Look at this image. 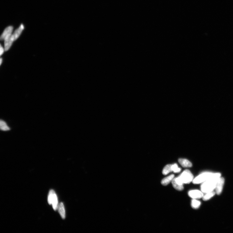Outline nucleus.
<instances>
[{
    "mask_svg": "<svg viewBox=\"0 0 233 233\" xmlns=\"http://www.w3.org/2000/svg\"><path fill=\"white\" fill-rule=\"evenodd\" d=\"M221 175L220 173H218L214 177L202 183L201 185V191L206 193L213 191L215 189L216 184Z\"/></svg>",
    "mask_w": 233,
    "mask_h": 233,
    "instance_id": "1",
    "label": "nucleus"
},
{
    "mask_svg": "<svg viewBox=\"0 0 233 233\" xmlns=\"http://www.w3.org/2000/svg\"><path fill=\"white\" fill-rule=\"evenodd\" d=\"M58 211L62 218L63 219H65L66 217L65 210L64 204L62 203H60L59 205Z\"/></svg>",
    "mask_w": 233,
    "mask_h": 233,
    "instance_id": "10",
    "label": "nucleus"
},
{
    "mask_svg": "<svg viewBox=\"0 0 233 233\" xmlns=\"http://www.w3.org/2000/svg\"><path fill=\"white\" fill-rule=\"evenodd\" d=\"M173 186L174 188L178 191H182L184 189L183 185H180L178 184L175 179V178H173L172 181Z\"/></svg>",
    "mask_w": 233,
    "mask_h": 233,
    "instance_id": "11",
    "label": "nucleus"
},
{
    "mask_svg": "<svg viewBox=\"0 0 233 233\" xmlns=\"http://www.w3.org/2000/svg\"><path fill=\"white\" fill-rule=\"evenodd\" d=\"M0 127H1V130L5 131H8L10 129V128L7 125L6 122L3 120H1V122H0Z\"/></svg>",
    "mask_w": 233,
    "mask_h": 233,
    "instance_id": "13",
    "label": "nucleus"
},
{
    "mask_svg": "<svg viewBox=\"0 0 233 233\" xmlns=\"http://www.w3.org/2000/svg\"><path fill=\"white\" fill-rule=\"evenodd\" d=\"M24 28V26L23 24H21L20 26L14 32L13 34L11 35V39L13 42L17 39L21 35V32H22Z\"/></svg>",
    "mask_w": 233,
    "mask_h": 233,
    "instance_id": "7",
    "label": "nucleus"
},
{
    "mask_svg": "<svg viewBox=\"0 0 233 233\" xmlns=\"http://www.w3.org/2000/svg\"><path fill=\"white\" fill-rule=\"evenodd\" d=\"M174 175L172 174L170 175L169 176L165 177L162 180L161 184L163 185H168L169 184L171 181H172L173 179L174 178Z\"/></svg>",
    "mask_w": 233,
    "mask_h": 233,
    "instance_id": "9",
    "label": "nucleus"
},
{
    "mask_svg": "<svg viewBox=\"0 0 233 233\" xmlns=\"http://www.w3.org/2000/svg\"><path fill=\"white\" fill-rule=\"evenodd\" d=\"M48 201L50 205L52 204L54 210H56L58 208V199L55 191L53 190L49 191Z\"/></svg>",
    "mask_w": 233,
    "mask_h": 233,
    "instance_id": "4",
    "label": "nucleus"
},
{
    "mask_svg": "<svg viewBox=\"0 0 233 233\" xmlns=\"http://www.w3.org/2000/svg\"><path fill=\"white\" fill-rule=\"evenodd\" d=\"M216 193V192L213 191L207 193L205 195L203 196V199L204 201H208L214 196Z\"/></svg>",
    "mask_w": 233,
    "mask_h": 233,
    "instance_id": "12",
    "label": "nucleus"
},
{
    "mask_svg": "<svg viewBox=\"0 0 233 233\" xmlns=\"http://www.w3.org/2000/svg\"><path fill=\"white\" fill-rule=\"evenodd\" d=\"M4 52V49L1 45V56L2 55V54H3Z\"/></svg>",
    "mask_w": 233,
    "mask_h": 233,
    "instance_id": "17",
    "label": "nucleus"
},
{
    "mask_svg": "<svg viewBox=\"0 0 233 233\" xmlns=\"http://www.w3.org/2000/svg\"><path fill=\"white\" fill-rule=\"evenodd\" d=\"M178 162L183 167H190L192 166V164L187 159H179Z\"/></svg>",
    "mask_w": 233,
    "mask_h": 233,
    "instance_id": "8",
    "label": "nucleus"
},
{
    "mask_svg": "<svg viewBox=\"0 0 233 233\" xmlns=\"http://www.w3.org/2000/svg\"><path fill=\"white\" fill-rule=\"evenodd\" d=\"M177 178L178 181L183 184H189L194 179L193 175L189 170L184 171Z\"/></svg>",
    "mask_w": 233,
    "mask_h": 233,
    "instance_id": "3",
    "label": "nucleus"
},
{
    "mask_svg": "<svg viewBox=\"0 0 233 233\" xmlns=\"http://www.w3.org/2000/svg\"><path fill=\"white\" fill-rule=\"evenodd\" d=\"M189 195L193 199H199L202 198L204 196L203 192L199 190H195L190 191L188 193Z\"/></svg>",
    "mask_w": 233,
    "mask_h": 233,
    "instance_id": "5",
    "label": "nucleus"
},
{
    "mask_svg": "<svg viewBox=\"0 0 233 233\" xmlns=\"http://www.w3.org/2000/svg\"><path fill=\"white\" fill-rule=\"evenodd\" d=\"M172 171L175 173H178L180 172L181 169L180 168L178 167V165L176 163H175L174 164L172 165Z\"/></svg>",
    "mask_w": 233,
    "mask_h": 233,
    "instance_id": "16",
    "label": "nucleus"
},
{
    "mask_svg": "<svg viewBox=\"0 0 233 233\" xmlns=\"http://www.w3.org/2000/svg\"><path fill=\"white\" fill-rule=\"evenodd\" d=\"M218 173H213L209 172H204L201 173L195 178L192 182L194 184L202 183L210 178L215 176Z\"/></svg>",
    "mask_w": 233,
    "mask_h": 233,
    "instance_id": "2",
    "label": "nucleus"
},
{
    "mask_svg": "<svg viewBox=\"0 0 233 233\" xmlns=\"http://www.w3.org/2000/svg\"><path fill=\"white\" fill-rule=\"evenodd\" d=\"M201 205L200 201L197 200L193 199L191 202V206L192 208L194 209H197L199 208Z\"/></svg>",
    "mask_w": 233,
    "mask_h": 233,
    "instance_id": "15",
    "label": "nucleus"
},
{
    "mask_svg": "<svg viewBox=\"0 0 233 233\" xmlns=\"http://www.w3.org/2000/svg\"><path fill=\"white\" fill-rule=\"evenodd\" d=\"M171 166L172 165H166L163 170V174L165 175L172 172Z\"/></svg>",
    "mask_w": 233,
    "mask_h": 233,
    "instance_id": "14",
    "label": "nucleus"
},
{
    "mask_svg": "<svg viewBox=\"0 0 233 233\" xmlns=\"http://www.w3.org/2000/svg\"><path fill=\"white\" fill-rule=\"evenodd\" d=\"M224 179L220 177L218 179L215 187V192L218 195H220L222 193L224 183Z\"/></svg>",
    "mask_w": 233,
    "mask_h": 233,
    "instance_id": "6",
    "label": "nucleus"
},
{
    "mask_svg": "<svg viewBox=\"0 0 233 233\" xmlns=\"http://www.w3.org/2000/svg\"><path fill=\"white\" fill-rule=\"evenodd\" d=\"M2 59L1 58V64L2 63Z\"/></svg>",
    "mask_w": 233,
    "mask_h": 233,
    "instance_id": "18",
    "label": "nucleus"
}]
</instances>
